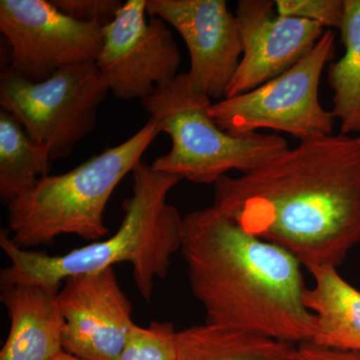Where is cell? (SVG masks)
<instances>
[{"label":"cell","mask_w":360,"mask_h":360,"mask_svg":"<svg viewBox=\"0 0 360 360\" xmlns=\"http://www.w3.org/2000/svg\"><path fill=\"white\" fill-rule=\"evenodd\" d=\"M213 206L307 270L338 269L360 243V141L331 134L300 141L264 165L214 184Z\"/></svg>","instance_id":"obj_1"},{"label":"cell","mask_w":360,"mask_h":360,"mask_svg":"<svg viewBox=\"0 0 360 360\" xmlns=\"http://www.w3.org/2000/svg\"><path fill=\"white\" fill-rule=\"evenodd\" d=\"M180 252L206 323L297 345L314 340L302 264L253 236L214 206L184 217Z\"/></svg>","instance_id":"obj_2"},{"label":"cell","mask_w":360,"mask_h":360,"mask_svg":"<svg viewBox=\"0 0 360 360\" xmlns=\"http://www.w3.org/2000/svg\"><path fill=\"white\" fill-rule=\"evenodd\" d=\"M132 175V194L122 205L124 217L120 229L110 238L65 255H49L20 248L9 231L1 229L0 246L11 264L1 270L0 285L32 284L60 288L71 276L127 262L134 269L139 295L150 302L156 279L167 277L172 255L181 246L184 217L167 202V195L182 179L155 172L142 160Z\"/></svg>","instance_id":"obj_3"},{"label":"cell","mask_w":360,"mask_h":360,"mask_svg":"<svg viewBox=\"0 0 360 360\" xmlns=\"http://www.w3.org/2000/svg\"><path fill=\"white\" fill-rule=\"evenodd\" d=\"M161 130L148 122L130 139L65 174L46 175L7 205L14 243L30 250L65 234L103 240L108 233L103 214L116 186L134 172Z\"/></svg>","instance_id":"obj_4"},{"label":"cell","mask_w":360,"mask_h":360,"mask_svg":"<svg viewBox=\"0 0 360 360\" xmlns=\"http://www.w3.org/2000/svg\"><path fill=\"white\" fill-rule=\"evenodd\" d=\"M141 103L172 142L169 153L155 158L151 167L193 184H214L231 170L246 174L290 148L276 134L234 136L220 129L210 115L212 98L194 89L187 73Z\"/></svg>","instance_id":"obj_5"},{"label":"cell","mask_w":360,"mask_h":360,"mask_svg":"<svg viewBox=\"0 0 360 360\" xmlns=\"http://www.w3.org/2000/svg\"><path fill=\"white\" fill-rule=\"evenodd\" d=\"M110 89L94 63L66 66L34 84L9 66L1 71L0 105L15 116L51 161L68 158L96 129L97 108Z\"/></svg>","instance_id":"obj_6"},{"label":"cell","mask_w":360,"mask_h":360,"mask_svg":"<svg viewBox=\"0 0 360 360\" xmlns=\"http://www.w3.org/2000/svg\"><path fill=\"white\" fill-rule=\"evenodd\" d=\"M335 33L326 30L314 49L283 75L257 89L212 103L210 115L227 134H255L267 129L300 141L333 134L335 118L319 103L322 71L333 58Z\"/></svg>","instance_id":"obj_7"},{"label":"cell","mask_w":360,"mask_h":360,"mask_svg":"<svg viewBox=\"0 0 360 360\" xmlns=\"http://www.w3.org/2000/svg\"><path fill=\"white\" fill-rule=\"evenodd\" d=\"M0 32L9 68L34 84L66 66L96 63L103 45V26L72 20L46 0H1Z\"/></svg>","instance_id":"obj_8"},{"label":"cell","mask_w":360,"mask_h":360,"mask_svg":"<svg viewBox=\"0 0 360 360\" xmlns=\"http://www.w3.org/2000/svg\"><path fill=\"white\" fill-rule=\"evenodd\" d=\"M148 0H129L103 27L96 65L108 89L122 101L153 96L177 77L181 56L165 20H146Z\"/></svg>","instance_id":"obj_9"},{"label":"cell","mask_w":360,"mask_h":360,"mask_svg":"<svg viewBox=\"0 0 360 360\" xmlns=\"http://www.w3.org/2000/svg\"><path fill=\"white\" fill-rule=\"evenodd\" d=\"M63 348L82 360H118L136 324L115 269L68 277L58 295Z\"/></svg>","instance_id":"obj_10"},{"label":"cell","mask_w":360,"mask_h":360,"mask_svg":"<svg viewBox=\"0 0 360 360\" xmlns=\"http://www.w3.org/2000/svg\"><path fill=\"white\" fill-rule=\"evenodd\" d=\"M146 13L165 20L184 39L194 89L221 101L243 54L238 20L226 1L148 0Z\"/></svg>","instance_id":"obj_11"},{"label":"cell","mask_w":360,"mask_h":360,"mask_svg":"<svg viewBox=\"0 0 360 360\" xmlns=\"http://www.w3.org/2000/svg\"><path fill=\"white\" fill-rule=\"evenodd\" d=\"M243 54L224 98L246 94L292 68L326 32L302 18L281 16L269 0H240L236 11Z\"/></svg>","instance_id":"obj_12"},{"label":"cell","mask_w":360,"mask_h":360,"mask_svg":"<svg viewBox=\"0 0 360 360\" xmlns=\"http://www.w3.org/2000/svg\"><path fill=\"white\" fill-rule=\"evenodd\" d=\"M59 290L32 284L1 286L0 300L8 311L11 328L0 360H51L63 352L65 319Z\"/></svg>","instance_id":"obj_13"},{"label":"cell","mask_w":360,"mask_h":360,"mask_svg":"<svg viewBox=\"0 0 360 360\" xmlns=\"http://www.w3.org/2000/svg\"><path fill=\"white\" fill-rule=\"evenodd\" d=\"M314 284L307 288L305 305L316 319L314 342L360 352V291L336 267L309 269Z\"/></svg>","instance_id":"obj_14"},{"label":"cell","mask_w":360,"mask_h":360,"mask_svg":"<svg viewBox=\"0 0 360 360\" xmlns=\"http://www.w3.org/2000/svg\"><path fill=\"white\" fill-rule=\"evenodd\" d=\"M177 360H296L297 345L205 323L177 331Z\"/></svg>","instance_id":"obj_15"},{"label":"cell","mask_w":360,"mask_h":360,"mask_svg":"<svg viewBox=\"0 0 360 360\" xmlns=\"http://www.w3.org/2000/svg\"><path fill=\"white\" fill-rule=\"evenodd\" d=\"M46 146L33 141L20 120L0 111V200L8 205L27 193L51 167Z\"/></svg>","instance_id":"obj_16"},{"label":"cell","mask_w":360,"mask_h":360,"mask_svg":"<svg viewBox=\"0 0 360 360\" xmlns=\"http://www.w3.org/2000/svg\"><path fill=\"white\" fill-rule=\"evenodd\" d=\"M338 30L345 52L329 66V85L335 94L331 113L340 120V134H360V0H345Z\"/></svg>","instance_id":"obj_17"},{"label":"cell","mask_w":360,"mask_h":360,"mask_svg":"<svg viewBox=\"0 0 360 360\" xmlns=\"http://www.w3.org/2000/svg\"><path fill=\"white\" fill-rule=\"evenodd\" d=\"M176 335L169 322L136 324L118 360H177Z\"/></svg>","instance_id":"obj_18"},{"label":"cell","mask_w":360,"mask_h":360,"mask_svg":"<svg viewBox=\"0 0 360 360\" xmlns=\"http://www.w3.org/2000/svg\"><path fill=\"white\" fill-rule=\"evenodd\" d=\"M281 16L314 21L323 27L340 28L345 15V0H276Z\"/></svg>","instance_id":"obj_19"},{"label":"cell","mask_w":360,"mask_h":360,"mask_svg":"<svg viewBox=\"0 0 360 360\" xmlns=\"http://www.w3.org/2000/svg\"><path fill=\"white\" fill-rule=\"evenodd\" d=\"M52 4L72 20L108 25L115 20L123 4L120 0H51Z\"/></svg>","instance_id":"obj_20"},{"label":"cell","mask_w":360,"mask_h":360,"mask_svg":"<svg viewBox=\"0 0 360 360\" xmlns=\"http://www.w3.org/2000/svg\"><path fill=\"white\" fill-rule=\"evenodd\" d=\"M296 360H360V352L323 347L310 340L297 345Z\"/></svg>","instance_id":"obj_21"},{"label":"cell","mask_w":360,"mask_h":360,"mask_svg":"<svg viewBox=\"0 0 360 360\" xmlns=\"http://www.w3.org/2000/svg\"><path fill=\"white\" fill-rule=\"evenodd\" d=\"M51 360H82L80 359H78V357L75 356V355L68 354V352H65V350H63V352H59L56 356H54L53 359Z\"/></svg>","instance_id":"obj_22"},{"label":"cell","mask_w":360,"mask_h":360,"mask_svg":"<svg viewBox=\"0 0 360 360\" xmlns=\"http://www.w3.org/2000/svg\"><path fill=\"white\" fill-rule=\"evenodd\" d=\"M359 141H360V136H359Z\"/></svg>","instance_id":"obj_23"}]
</instances>
